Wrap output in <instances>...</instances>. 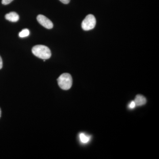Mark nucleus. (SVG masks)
<instances>
[{
	"instance_id": "nucleus-1",
	"label": "nucleus",
	"mask_w": 159,
	"mask_h": 159,
	"mask_svg": "<svg viewBox=\"0 0 159 159\" xmlns=\"http://www.w3.org/2000/svg\"><path fill=\"white\" fill-rule=\"evenodd\" d=\"M32 52L36 57L44 60L49 59L51 56L50 49L47 46L42 45H38L33 47Z\"/></svg>"
},
{
	"instance_id": "nucleus-2",
	"label": "nucleus",
	"mask_w": 159,
	"mask_h": 159,
	"mask_svg": "<svg viewBox=\"0 0 159 159\" xmlns=\"http://www.w3.org/2000/svg\"><path fill=\"white\" fill-rule=\"evenodd\" d=\"M58 85L62 89L67 90L71 88L73 83V80L71 75L64 73L60 75L57 80Z\"/></svg>"
},
{
	"instance_id": "nucleus-3",
	"label": "nucleus",
	"mask_w": 159,
	"mask_h": 159,
	"mask_svg": "<svg viewBox=\"0 0 159 159\" xmlns=\"http://www.w3.org/2000/svg\"><path fill=\"white\" fill-rule=\"evenodd\" d=\"M96 25V18L93 15L89 14L83 21L81 27L84 31H89L93 29Z\"/></svg>"
},
{
	"instance_id": "nucleus-4",
	"label": "nucleus",
	"mask_w": 159,
	"mask_h": 159,
	"mask_svg": "<svg viewBox=\"0 0 159 159\" xmlns=\"http://www.w3.org/2000/svg\"><path fill=\"white\" fill-rule=\"evenodd\" d=\"M38 22L43 27L47 29H51L53 28V24L51 20L43 15H39L37 17Z\"/></svg>"
},
{
	"instance_id": "nucleus-5",
	"label": "nucleus",
	"mask_w": 159,
	"mask_h": 159,
	"mask_svg": "<svg viewBox=\"0 0 159 159\" xmlns=\"http://www.w3.org/2000/svg\"><path fill=\"white\" fill-rule=\"evenodd\" d=\"M5 18L6 20L12 22H16L19 20V16L17 13L14 11L9 12V13L6 14Z\"/></svg>"
},
{
	"instance_id": "nucleus-6",
	"label": "nucleus",
	"mask_w": 159,
	"mask_h": 159,
	"mask_svg": "<svg viewBox=\"0 0 159 159\" xmlns=\"http://www.w3.org/2000/svg\"><path fill=\"white\" fill-rule=\"evenodd\" d=\"M135 103L137 106H141L145 105L146 102V99L144 96L141 95H137L134 100Z\"/></svg>"
},
{
	"instance_id": "nucleus-7",
	"label": "nucleus",
	"mask_w": 159,
	"mask_h": 159,
	"mask_svg": "<svg viewBox=\"0 0 159 159\" xmlns=\"http://www.w3.org/2000/svg\"><path fill=\"white\" fill-rule=\"evenodd\" d=\"M80 142L83 143H87L90 141V137L84 133H80L79 135Z\"/></svg>"
},
{
	"instance_id": "nucleus-8",
	"label": "nucleus",
	"mask_w": 159,
	"mask_h": 159,
	"mask_svg": "<svg viewBox=\"0 0 159 159\" xmlns=\"http://www.w3.org/2000/svg\"><path fill=\"white\" fill-rule=\"evenodd\" d=\"M29 34H30V31L29 29H24L20 32L19 35L20 37L24 38L27 37L29 36Z\"/></svg>"
},
{
	"instance_id": "nucleus-9",
	"label": "nucleus",
	"mask_w": 159,
	"mask_h": 159,
	"mask_svg": "<svg viewBox=\"0 0 159 159\" xmlns=\"http://www.w3.org/2000/svg\"><path fill=\"white\" fill-rule=\"evenodd\" d=\"M13 0H2V4L4 5H7L10 4Z\"/></svg>"
},
{
	"instance_id": "nucleus-10",
	"label": "nucleus",
	"mask_w": 159,
	"mask_h": 159,
	"mask_svg": "<svg viewBox=\"0 0 159 159\" xmlns=\"http://www.w3.org/2000/svg\"><path fill=\"white\" fill-rule=\"evenodd\" d=\"M136 106L135 103L134 101H132L130 102V103H129V108L133 109Z\"/></svg>"
},
{
	"instance_id": "nucleus-11",
	"label": "nucleus",
	"mask_w": 159,
	"mask_h": 159,
	"mask_svg": "<svg viewBox=\"0 0 159 159\" xmlns=\"http://www.w3.org/2000/svg\"><path fill=\"white\" fill-rule=\"evenodd\" d=\"M60 2L65 4H67L70 3V0H59Z\"/></svg>"
},
{
	"instance_id": "nucleus-12",
	"label": "nucleus",
	"mask_w": 159,
	"mask_h": 159,
	"mask_svg": "<svg viewBox=\"0 0 159 159\" xmlns=\"http://www.w3.org/2000/svg\"><path fill=\"white\" fill-rule=\"evenodd\" d=\"M3 66V61L2 57L0 56V70L2 69Z\"/></svg>"
},
{
	"instance_id": "nucleus-13",
	"label": "nucleus",
	"mask_w": 159,
	"mask_h": 159,
	"mask_svg": "<svg viewBox=\"0 0 159 159\" xmlns=\"http://www.w3.org/2000/svg\"><path fill=\"white\" fill-rule=\"evenodd\" d=\"M1 114H2V111H1V108H0V118L1 117Z\"/></svg>"
}]
</instances>
